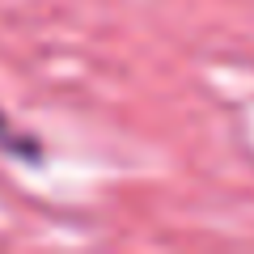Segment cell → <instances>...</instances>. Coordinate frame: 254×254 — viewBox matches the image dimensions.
<instances>
[{
    "label": "cell",
    "mask_w": 254,
    "mask_h": 254,
    "mask_svg": "<svg viewBox=\"0 0 254 254\" xmlns=\"http://www.w3.org/2000/svg\"><path fill=\"white\" fill-rule=\"evenodd\" d=\"M0 136H4V115H0Z\"/></svg>",
    "instance_id": "obj_1"
}]
</instances>
